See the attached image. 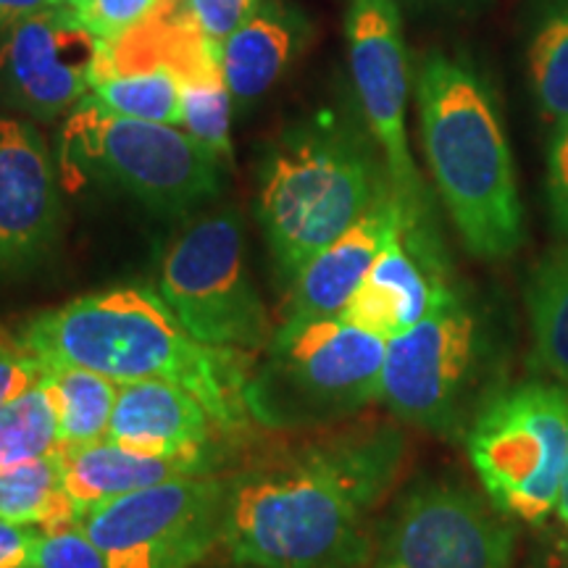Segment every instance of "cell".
<instances>
[{
    "instance_id": "6da1fadb",
    "label": "cell",
    "mask_w": 568,
    "mask_h": 568,
    "mask_svg": "<svg viewBox=\"0 0 568 568\" xmlns=\"http://www.w3.org/2000/svg\"><path fill=\"white\" fill-rule=\"evenodd\" d=\"M406 439L355 424L264 458L226 479L224 539L247 568H364L368 514L400 474Z\"/></svg>"
},
{
    "instance_id": "7a4b0ae2",
    "label": "cell",
    "mask_w": 568,
    "mask_h": 568,
    "mask_svg": "<svg viewBox=\"0 0 568 568\" xmlns=\"http://www.w3.org/2000/svg\"><path fill=\"white\" fill-rule=\"evenodd\" d=\"M45 366H82L119 382H169L203 403L222 432L253 426L247 385L258 355L201 343L148 287H113L32 316L19 332Z\"/></svg>"
},
{
    "instance_id": "3957f363",
    "label": "cell",
    "mask_w": 568,
    "mask_h": 568,
    "mask_svg": "<svg viewBox=\"0 0 568 568\" xmlns=\"http://www.w3.org/2000/svg\"><path fill=\"white\" fill-rule=\"evenodd\" d=\"M416 101L426 161L464 245L487 261L514 255L524 205L489 82L468 61L435 51L418 69Z\"/></svg>"
},
{
    "instance_id": "277c9868",
    "label": "cell",
    "mask_w": 568,
    "mask_h": 568,
    "mask_svg": "<svg viewBox=\"0 0 568 568\" xmlns=\"http://www.w3.org/2000/svg\"><path fill=\"white\" fill-rule=\"evenodd\" d=\"M393 193L372 148L337 124L287 134L261 169L258 219L287 282Z\"/></svg>"
},
{
    "instance_id": "5b68a950",
    "label": "cell",
    "mask_w": 568,
    "mask_h": 568,
    "mask_svg": "<svg viewBox=\"0 0 568 568\" xmlns=\"http://www.w3.org/2000/svg\"><path fill=\"white\" fill-rule=\"evenodd\" d=\"M222 159L174 124L145 122L82 98L59 140L69 187L103 182L159 213H187L219 195Z\"/></svg>"
},
{
    "instance_id": "8992f818",
    "label": "cell",
    "mask_w": 568,
    "mask_h": 568,
    "mask_svg": "<svg viewBox=\"0 0 568 568\" xmlns=\"http://www.w3.org/2000/svg\"><path fill=\"white\" fill-rule=\"evenodd\" d=\"M493 324L458 293L424 322L387 339L379 400L437 437H464L500 385Z\"/></svg>"
},
{
    "instance_id": "52a82bcc",
    "label": "cell",
    "mask_w": 568,
    "mask_h": 568,
    "mask_svg": "<svg viewBox=\"0 0 568 568\" xmlns=\"http://www.w3.org/2000/svg\"><path fill=\"white\" fill-rule=\"evenodd\" d=\"M264 353L247 385L253 424L301 429L379 400L387 339L339 316L282 322Z\"/></svg>"
},
{
    "instance_id": "ba28073f",
    "label": "cell",
    "mask_w": 568,
    "mask_h": 568,
    "mask_svg": "<svg viewBox=\"0 0 568 568\" xmlns=\"http://www.w3.org/2000/svg\"><path fill=\"white\" fill-rule=\"evenodd\" d=\"M493 506L524 524L548 521L568 460V387L518 382L489 397L464 435Z\"/></svg>"
},
{
    "instance_id": "9c48e42d",
    "label": "cell",
    "mask_w": 568,
    "mask_h": 568,
    "mask_svg": "<svg viewBox=\"0 0 568 568\" xmlns=\"http://www.w3.org/2000/svg\"><path fill=\"white\" fill-rule=\"evenodd\" d=\"M159 295L201 343L258 355L274 337L266 305L247 274L243 224L232 209L197 216L169 243Z\"/></svg>"
},
{
    "instance_id": "30bf717a",
    "label": "cell",
    "mask_w": 568,
    "mask_h": 568,
    "mask_svg": "<svg viewBox=\"0 0 568 568\" xmlns=\"http://www.w3.org/2000/svg\"><path fill=\"white\" fill-rule=\"evenodd\" d=\"M226 479L197 474L138 489L80 518L109 568H195L224 539Z\"/></svg>"
},
{
    "instance_id": "8fae6325",
    "label": "cell",
    "mask_w": 568,
    "mask_h": 568,
    "mask_svg": "<svg viewBox=\"0 0 568 568\" xmlns=\"http://www.w3.org/2000/svg\"><path fill=\"white\" fill-rule=\"evenodd\" d=\"M347 53L361 111L385 155L393 193L408 226H432L422 176L406 132L408 55L397 0H351L345 19Z\"/></svg>"
},
{
    "instance_id": "7c38bea8",
    "label": "cell",
    "mask_w": 568,
    "mask_h": 568,
    "mask_svg": "<svg viewBox=\"0 0 568 568\" xmlns=\"http://www.w3.org/2000/svg\"><path fill=\"white\" fill-rule=\"evenodd\" d=\"M514 518L464 485L429 481L397 506L382 531L374 568H510Z\"/></svg>"
},
{
    "instance_id": "4fadbf2b",
    "label": "cell",
    "mask_w": 568,
    "mask_h": 568,
    "mask_svg": "<svg viewBox=\"0 0 568 568\" xmlns=\"http://www.w3.org/2000/svg\"><path fill=\"white\" fill-rule=\"evenodd\" d=\"M98 48L71 6L19 21L0 38V98L42 122L69 113L88 98Z\"/></svg>"
},
{
    "instance_id": "5bb4252c",
    "label": "cell",
    "mask_w": 568,
    "mask_h": 568,
    "mask_svg": "<svg viewBox=\"0 0 568 568\" xmlns=\"http://www.w3.org/2000/svg\"><path fill=\"white\" fill-rule=\"evenodd\" d=\"M63 203L51 151L30 122L0 116V272H24L59 237Z\"/></svg>"
},
{
    "instance_id": "9a60e30c",
    "label": "cell",
    "mask_w": 568,
    "mask_h": 568,
    "mask_svg": "<svg viewBox=\"0 0 568 568\" xmlns=\"http://www.w3.org/2000/svg\"><path fill=\"white\" fill-rule=\"evenodd\" d=\"M456 295L435 230L400 224L339 318L385 339L424 322Z\"/></svg>"
},
{
    "instance_id": "2e32d148",
    "label": "cell",
    "mask_w": 568,
    "mask_h": 568,
    "mask_svg": "<svg viewBox=\"0 0 568 568\" xmlns=\"http://www.w3.org/2000/svg\"><path fill=\"white\" fill-rule=\"evenodd\" d=\"M400 224L403 209L395 193H389L290 280L282 322H311L343 314L347 301L374 266L376 255Z\"/></svg>"
},
{
    "instance_id": "e0dca14e",
    "label": "cell",
    "mask_w": 568,
    "mask_h": 568,
    "mask_svg": "<svg viewBox=\"0 0 568 568\" xmlns=\"http://www.w3.org/2000/svg\"><path fill=\"white\" fill-rule=\"evenodd\" d=\"M213 432L222 429L195 395L169 382L142 379L119 387L105 439L148 456H182L209 453Z\"/></svg>"
},
{
    "instance_id": "ac0fdd59",
    "label": "cell",
    "mask_w": 568,
    "mask_h": 568,
    "mask_svg": "<svg viewBox=\"0 0 568 568\" xmlns=\"http://www.w3.org/2000/svg\"><path fill=\"white\" fill-rule=\"evenodd\" d=\"M63 487L74 506L77 518L101 508L116 497L148 489L163 481L211 474L209 453L182 456H148L130 450L111 439L88 445H61Z\"/></svg>"
},
{
    "instance_id": "d6986e66",
    "label": "cell",
    "mask_w": 568,
    "mask_h": 568,
    "mask_svg": "<svg viewBox=\"0 0 568 568\" xmlns=\"http://www.w3.org/2000/svg\"><path fill=\"white\" fill-rule=\"evenodd\" d=\"M303 42V21L280 3L258 6L219 48L234 105H251L284 74Z\"/></svg>"
},
{
    "instance_id": "ffe728a7",
    "label": "cell",
    "mask_w": 568,
    "mask_h": 568,
    "mask_svg": "<svg viewBox=\"0 0 568 568\" xmlns=\"http://www.w3.org/2000/svg\"><path fill=\"white\" fill-rule=\"evenodd\" d=\"M40 385L53 406L61 445H88L105 439L122 387L119 382L90 368L59 364L42 368Z\"/></svg>"
},
{
    "instance_id": "44dd1931",
    "label": "cell",
    "mask_w": 568,
    "mask_h": 568,
    "mask_svg": "<svg viewBox=\"0 0 568 568\" xmlns=\"http://www.w3.org/2000/svg\"><path fill=\"white\" fill-rule=\"evenodd\" d=\"M527 308L537 366L568 387V243L531 268Z\"/></svg>"
},
{
    "instance_id": "7402d4cb",
    "label": "cell",
    "mask_w": 568,
    "mask_h": 568,
    "mask_svg": "<svg viewBox=\"0 0 568 568\" xmlns=\"http://www.w3.org/2000/svg\"><path fill=\"white\" fill-rule=\"evenodd\" d=\"M0 518L42 531L80 521L63 487L61 447L51 456L0 471Z\"/></svg>"
},
{
    "instance_id": "603a6c76",
    "label": "cell",
    "mask_w": 568,
    "mask_h": 568,
    "mask_svg": "<svg viewBox=\"0 0 568 568\" xmlns=\"http://www.w3.org/2000/svg\"><path fill=\"white\" fill-rule=\"evenodd\" d=\"M182 130L216 153L232 161V92L226 88L219 55H211L180 80Z\"/></svg>"
},
{
    "instance_id": "cb8c5ba5",
    "label": "cell",
    "mask_w": 568,
    "mask_h": 568,
    "mask_svg": "<svg viewBox=\"0 0 568 568\" xmlns=\"http://www.w3.org/2000/svg\"><path fill=\"white\" fill-rule=\"evenodd\" d=\"M529 69L542 116L568 122V0H545L529 45Z\"/></svg>"
},
{
    "instance_id": "d4e9b609",
    "label": "cell",
    "mask_w": 568,
    "mask_h": 568,
    "mask_svg": "<svg viewBox=\"0 0 568 568\" xmlns=\"http://www.w3.org/2000/svg\"><path fill=\"white\" fill-rule=\"evenodd\" d=\"M90 95L103 109L145 122L182 126L180 80L172 69H145L113 74L90 84Z\"/></svg>"
},
{
    "instance_id": "484cf974",
    "label": "cell",
    "mask_w": 568,
    "mask_h": 568,
    "mask_svg": "<svg viewBox=\"0 0 568 568\" xmlns=\"http://www.w3.org/2000/svg\"><path fill=\"white\" fill-rule=\"evenodd\" d=\"M59 447V426L42 385L0 410V471L51 456Z\"/></svg>"
},
{
    "instance_id": "4316f807",
    "label": "cell",
    "mask_w": 568,
    "mask_h": 568,
    "mask_svg": "<svg viewBox=\"0 0 568 568\" xmlns=\"http://www.w3.org/2000/svg\"><path fill=\"white\" fill-rule=\"evenodd\" d=\"M187 0H80L71 9L101 42H113L161 13L182 9Z\"/></svg>"
},
{
    "instance_id": "83f0119b",
    "label": "cell",
    "mask_w": 568,
    "mask_h": 568,
    "mask_svg": "<svg viewBox=\"0 0 568 568\" xmlns=\"http://www.w3.org/2000/svg\"><path fill=\"white\" fill-rule=\"evenodd\" d=\"M32 568H109L103 552L82 529V524L42 531L32 550Z\"/></svg>"
},
{
    "instance_id": "f1b7e54d",
    "label": "cell",
    "mask_w": 568,
    "mask_h": 568,
    "mask_svg": "<svg viewBox=\"0 0 568 568\" xmlns=\"http://www.w3.org/2000/svg\"><path fill=\"white\" fill-rule=\"evenodd\" d=\"M42 366L38 355L27 351L19 337L0 329V410L13 400L32 393L42 382Z\"/></svg>"
},
{
    "instance_id": "f546056e",
    "label": "cell",
    "mask_w": 568,
    "mask_h": 568,
    "mask_svg": "<svg viewBox=\"0 0 568 568\" xmlns=\"http://www.w3.org/2000/svg\"><path fill=\"white\" fill-rule=\"evenodd\" d=\"M255 9H258V0H187L190 17L213 48H222V42Z\"/></svg>"
},
{
    "instance_id": "4dcf8cb0",
    "label": "cell",
    "mask_w": 568,
    "mask_h": 568,
    "mask_svg": "<svg viewBox=\"0 0 568 568\" xmlns=\"http://www.w3.org/2000/svg\"><path fill=\"white\" fill-rule=\"evenodd\" d=\"M548 201L552 222L568 243V122L558 124L548 148Z\"/></svg>"
},
{
    "instance_id": "1f68e13d",
    "label": "cell",
    "mask_w": 568,
    "mask_h": 568,
    "mask_svg": "<svg viewBox=\"0 0 568 568\" xmlns=\"http://www.w3.org/2000/svg\"><path fill=\"white\" fill-rule=\"evenodd\" d=\"M38 535V527H21L0 518V568H32Z\"/></svg>"
},
{
    "instance_id": "d6a6232c",
    "label": "cell",
    "mask_w": 568,
    "mask_h": 568,
    "mask_svg": "<svg viewBox=\"0 0 568 568\" xmlns=\"http://www.w3.org/2000/svg\"><path fill=\"white\" fill-rule=\"evenodd\" d=\"M67 0H0V38L13 30L19 21L34 17V13L59 9Z\"/></svg>"
},
{
    "instance_id": "836d02e7",
    "label": "cell",
    "mask_w": 568,
    "mask_h": 568,
    "mask_svg": "<svg viewBox=\"0 0 568 568\" xmlns=\"http://www.w3.org/2000/svg\"><path fill=\"white\" fill-rule=\"evenodd\" d=\"M556 510H558V518H560V524H564V529H566V537H568V460H566V471H564V479H560V493H558Z\"/></svg>"
},
{
    "instance_id": "e575fe53",
    "label": "cell",
    "mask_w": 568,
    "mask_h": 568,
    "mask_svg": "<svg viewBox=\"0 0 568 568\" xmlns=\"http://www.w3.org/2000/svg\"><path fill=\"white\" fill-rule=\"evenodd\" d=\"M77 3H80V0H67V6H77Z\"/></svg>"
},
{
    "instance_id": "d590c367",
    "label": "cell",
    "mask_w": 568,
    "mask_h": 568,
    "mask_svg": "<svg viewBox=\"0 0 568 568\" xmlns=\"http://www.w3.org/2000/svg\"><path fill=\"white\" fill-rule=\"evenodd\" d=\"M0 329H3V324H0Z\"/></svg>"
},
{
    "instance_id": "8d00e7d4",
    "label": "cell",
    "mask_w": 568,
    "mask_h": 568,
    "mask_svg": "<svg viewBox=\"0 0 568 568\" xmlns=\"http://www.w3.org/2000/svg\"><path fill=\"white\" fill-rule=\"evenodd\" d=\"M240 568H247V566H240Z\"/></svg>"
}]
</instances>
